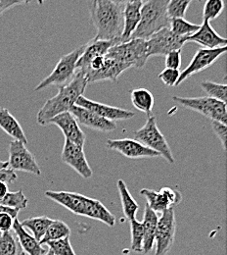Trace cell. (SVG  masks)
I'll return each mask as SVG.
<instances>
[{"mask_svg": "<svg viewBox=\"0 0 227 255\" xmlns=\"http://www.w3.org/2000/svg\"><path fill=\"white\" fill-rule=\"evenodd\" d=\"M91 21L95 39L120 42L124 30V5L113 0H90Z\"/></svg>", "mask_w": 227, "mask_h": 255, "instance_id": "6da1fadb", "label": "cell"}, {"mask_svg": "<svg viewBox=\"0 0 227 255\" xmlns=\"http://www.w3.org/2000/svg\"><path fill=\"white\" fill-rule=\"evenodd\" d=\"M45 196L76 215L84 216L114 227L116 217L97 199L70 191H45Z\"/></svg>", "mask_w": 227, "mask_h": 255, "instance_id": "7a4b0ae2", "label": "cell"}, {"mask_svg": "<svg viewBox=\"0 0 227 255\" xmlns=\"http://www.w3.org/2000/svg\"><path fill=\"white\" fill-rule=\"evenodd\" d=\"M88 83L83 73L76 71L74 79L64 87L59 88L58 94L47 99L36 115V121L40 126H47L53 117L70 112L76 105L79 96H83Z\"/></svg>", "mask_w": 227, "mask_h": 255, "instance_id": "3957f363", "label": "cell"}, {"mask_svg": "<svg viewBox=\"0 0 227 255\" xmlns=\"http://www.w3.org/2000/svg\"><path fill=\"white\" fill-rule=\"evenodd\" d=\"M167 3L168 0H142L141 19L130 39L141 38L147 40L153 33L162 28H169L170 19L166 13Z\"/></svg>", "mask_w": 227, "mask_h": 255, "instance_id": "277c9868", "label": "cell"}, {"mask_svg": "<svg viewBox=\"0 0 227 255\" xmlns=\"http://www.w3.org/2000/svg\"><path fill=\"white\" fill-rule=\"evenodd\" d=\"M133 136L134 139H136L143 145L158 152L169 164L174 163V157L172 155L171 149L164 135L157 125L155 116H148L145 125L141 128L133 131Z\"/></svg>", "mask_w": 227, "mask_h": 255, "instance_id": "5b68a950", "label": "cell"}, {"mask_svg": "<svg viewBox=\"0 0 227 255\" xmlns=\"http://www.w3.org/2000/svg\"><path fill=\"white\" fill-rule=\"evenodd\" d=\"M107 55L126 64L129 68L138 69L143 68L149 59L147 42L141 38H132L126 42L117 43L109 49Z\"/></svg>", "mask_w": 227, "mask_h": 255, "instance_id": "8992f818", "label": "cell"}, {"mask_svg": "<svg viewBox=\"0 0 227 255\" xmlns=\"http://www.w3.org/2000/svg\"><path fill=\"white\" fill-rule=\"evenodd\" d=\"M84 50V45H81L72 52L68 53L61 57L59 62L55 66L54 70L51 74L46 77L43 81L39 83V85L34 89L35 92L42 91L47 87L56 86V87H64L68 85L75 77L76 73V62L80 57L81 53Z\"/></svg>", "mask_w": 227, "mask_h": 255, "instance_id": "52a82bcc", "label": "cell"}, {"mask_svg": "<svg viewBox=\"0 0 227 255\" xmlns=\"http://www.w3.org/2000/svg\"><path fill=\"white\" fill-rule=\"evenodd\" d=\"M172 100L182 107L188 108L204 115L211 120L227 123V103L209 96L203 97H180L173 96Z\"/></svg>", "mask_w": 227, "mask_h": 255, "instance_id": "ba28073f", "label": "cell"}, {"mask_svg": "<svg viewBox=\"0 0 227 255\" xmlns=\"http://www.w3.org/2000/svg\"><path fill=\"white\" fill-rule=\"evenodd\" d=\"M186 38L175 35L169 28H162L146 40L148 57L165 56L173 50H179L186 43Z\"/></svg>", "mask_w": 227, "mask_h": 255, "instance_id": "9c48e42d", "label": "cell"}, {"mask_svg": "<svg viewBox=\"0 0 227 255\" xmlns=\"http://www.w3.org/2000/svg\"><path fill=\"white\" fill-rule=\"evenodd\" d=\"M8 168L13 171H21L39 177L41 170L33 153L26 147V144L19 140H12L9 143Z\"/></svg>", "mask_w": 227, "mask_h": 255, "instance_id": "30bf717a", "label": "cell"}, {"mask_svg": "<svg viewBox=\"0 0 227 255\" xmlns=\"http://www.w3.org/2000/svg\"><path fill=\"white\" fill-rule=\"evenodd\" d=\"M176 232V222L173 208L163 211L162 216L159 217L156 234L155 255H165L172 248Z\"/></svg>", "mask_w": 227, "mask_h": 255, "instance_id": "8fae6325", "label": "cell"}, {"mask_svg": "<svg viewBox=\"0 0 227 255\" xmlns=\"http://www.w3.org/2000/svg\"><path fill=\"white\" fill-rule=\"evenodd\" d=\"M226 52H227V46L218 47L214 49H207V48L198 49L190 64L180 73L176 86H179L181 83H183L185 80H187L195 74H198L208 69L209 67H211Z\"/></svg>", "mask_w": 227, "mask_h": 255, "instance_id": "7c38bea8", "label": "cell"}, {"mask_svg": "<svg viewBox=\"0 0 227 255\" xmlns=\"http://www.w3.org/2000/svg\"><path fill=\"white\" fill-rule=\"evenodd\" d=\"M107 147L131 159L154 158L161 156L158 152L148 148L134 138L108 139Z\"/></svg>", "mask_w": 227, "mask_h": 255, "instance_id": "4fadbf2b", "label": "cell"}, {"mask_svg": "<svg viewBox=\"0 0 227 255\" xmlns=\"http://www.w3.org/2000/svg\"><path fill=\"white\" fill-rule=\"evenodd\" d=\"M140 193L146 197L148 206L157 212L162 213L163 211L173 208L181 201V193L170 188H162L161 191H156L149 189H143Z\"/></svg>", "mask_w": 227, "mask_h": 255, "instance_id": "5bb4252c", "label": "cell"}, {"mask_svg": "<svg viewBox=\"0 0 227 255\" xmlns=\"http://www.w3.org/2000/svg\"><path fill=\"white\" fill-rule=\"evenodd\" d=\"M61 158L65 164L74 169L83 179L92 177L93 172L85 157L83 147L65 139Z\"/></svg>", "mask_w": 227, "mask_h": 255, "instance_id": "9a60e30c", "label": "cell"}, {"mask_svg": "<svg viewBox=\"0 0 227 255\" xmlns=\"http://www.w3.org/2000/svg\"><path fill=\"white\" fill-rule=\"evenodd\" d=\"M76 106L85 108L100 117L107 119L109 121H123V120H130L134 117V113L130 110L114 107L110 105H106L103 103H99L96 101H92L83 96H79L76 102Z\"/></svg>", "mask_w": 227, "mask_h": 255, "instance_id": "2e32d148", "label": "cell"}, {"mask_svg": "<svg viewBox=\"0 0 227 255\" xmlns=\"http://www.w3.org/2000/svg\"><path fill=\"white\" fill-rule=\"evenodd\" d=\"M47 125H55L59 128L65 135V139L84 147L86 136L78 126L77 121L70 112L61 113L50 119Z\"/></svg>", "mask_w": 227, "mask_h": 255, "instance_id": "e0dca14e", "label": "cell"}, {"mask_svg": "<svg viewBox=\"0 0 227 255\" xmlns=\"http://www.w3.org/2000/svg\"><path fill=\"white\" fill-rule=\"evenodd\" d=\"M70 113L73 114V116L76 118L78 124H81L94 130L109 132L117 128V125L115 122L104 119L97 114L76 105H75L70 110Z\"/></svg>", "mask_w": 227, "mask_h": 255, "instance_id": "ac0fdd59", "label": "cell"}, {"mask_svg": "<svg viewBox=\"0 0 227 255\" xmlns=\"http://www.w3.org/2000/svg\"><path fill=\"white\" fill-rule=\"evenodd\" d=\"M130 69L129 66L122 63L107 54L104 57V62L97 71L89 73L85 76L88 84H93L101 81H111L116 82L119 77L126 71Z\"/></svg>", "mask_w": 227, "mask_h": 255, "instance_id": "d6986e66", "label": "cell"}, {"mask_svg": "<svg viewBox=\"0 0 227 255\" xmlns=\"http://www.w3.org/2000/svg\"><path fill=\"white\" fill-rule=\"evenodd\" d=\"M187 42H195L199 45H202L203 48L214 49L227 46V39L216 32L210 25V22L203 20L199 30L186 38V43Z\"/></svg>", "mask_w": 227, "mask_h": 255, "instance_id": "ffe728a7", "label": "cell"}, {"mask_svg": "<svg viewBox=\"0 0 227 255\" xmlns=\"http://www.w3.org/2000/svg\"><path fill=\"white\" fill-rule=\"evenodd\" d=\"M117 43L120 42L115 40H100L93 38L84 44V50L76 62V71H83L93 59L105 56L109 49Z\"/></svg>", "mask_w": 227, "mask_h": 255, "instance_id": "44dd1931", "label": "cell"}, {"mask_svg": "<svg viewBox=\"0 0 227 255\" xmlns=\"http://www.w3.org/2000/svg\"><path fill=\"white\" fill-rule=\"evenodd\" d=\"M12 231L14 232L23 252L26 255H45L48 252V248H43V246H41L40 243L34 239L32 234H30L26 231L25 228H23L21 222L17 218L14 220Z\"/></svg>", "mask_w": 227, "mask_h": 255, "instance_id": "7402d4cb", "label": "cell"}, {"mask_svg": "<svg viewBox=\"0 0 227 255\" xmlns=\"http://www.w3.org/2000/svg\"><path fill=\"white\" fill-rule=\"evenodd\" d=\"M142 1H132L124 5V30L120 42L130 40L131 34L136 30L141 19Z\"/></svg>", "mask_w": 227, "mask_h": 255, "instance_id": "603a6c76", "label": "cell"}, {"mask_svg": "<svg viewBox=\"0 0 227 255\" xmlns=\"http://www.w3.org/2000/svg\"><path fill=\"white\" fill-rule=\"evenodd\" d=\"M159 220V216L155 211H153L148 204L145 205L144 209V217L141 222L143 226L144 232V240H143V253L144 255H148L154 247L155 244V234L157 229V224Z\"/></svg>", "mask_w": 227, "mask_h": 255, "instance_id": "cb8c5ba5", "label": "cell"}, {"mask_svg": "<svg viewBox=\"0 0 227 255\" xmlns=\"http://www.w3.org/2000/svg\"><path fill=\"white\" fill-rule=\"evenodd\" d=\"M0 128L13 137L14 140H19L28 144V138L23 128L10 111L3 107H0Z\"/></svg>", "mask_w": 227, "mask_h": 255, "instance_id": "d4e9b609", "label": "cell"}, {"mask_svg": "<svg viewBox=\"0 0 227 255\" xmlns=\"http://www.w3.org/2000/svg\"><path fill=\"white\" fill-rule=\"evenodd\" d=\"M132 105L139 111L150 116L154 108L155 99L152 93L146 89H136L130 92Z\"/></svg>", "mask_w": 227, "mask_h": 255, "instance_id": "484cf974", "label": "cell"}, {"mask_svg": "<svg viewBox=\"0 0 227 255\" xmlns=\"http://www.w3.org/2000/svg\"><path fill=\"white\" fill-rule=\"evenodd\" d=\"M117 186H118V190L120 192L125 217L130 221L133 219H136L135 216L138 211L139 205L137 204L135 199L131 196L130 191L127 187V184L123 180H119L117 183Z\"/></svg>", "mask_w": 227, "mask_h": 255, "instance_id": "4316f807", "label": "cell"}, {"mask_svg": "<svg viewBox=\"0 0 227 255\" xmlns=\"http://www.w3.org/2000/svg\"><path fill=\"white\" fill-rule=\"evenodd\" d=\"M53 221H54L53 219L47 216H38V217L28 218L23 222H21V225L23 226V228L30 230L34 239L40 242L43 236L45 235L46 230Z\"/></svg>", "mask_w": 227, "mask_h": 255, "instance_id": "83f0119b", "label": "cell"}, {"mask_svg": "<svg viewBox=\"0 0 227 255\" xmlns=\"http://www.w3.org/2000/svg\"><path fill=\"white\" fill-rule=\"evenodd\" d=\"M71 236V229L70 227L63 221L54 220L51 225L46 230L45 235L39 242L41 246H45L49 242L58 241L64 239L66 237Z\"/></svg>", "mask_w": 227, "mask_h": 255, "instance_id": "f1b7e54d", "label": "cell"}, {"mask_svg": "<svg viewBox=\"0 0 227 255\" xmlns=\"http://www.w3.org/2000/svg\"><path fill=\"white\" fill-rule=\"evenodd\" d=\"M23 250L14 232H3L0 236V255H20Z\"/></svg>", "mask_w": 227, "mask_h": 255, "instance_id": "f546056e", "label": "cell"}, {"mask_svg": "<svg viewBox=\"0 0 227 255\" xmlns=\"http://www.w3.org/2000/svg\"><path fill=\"white\" fill-rule=\"evenodd\" d=\"M200 28V25L192 24L186 21L184 18H173L170 19L169 29L175 35L188 37L197 32Z\"/></svg>", "mask_w": 227, "mask_h": 255, "instance_id": "4dcf8cb0", "label": "cell"}, {"mask_svg": "<svg viewBox=\"0 0 227 255\" xmlns=\"http://www.w3.org/2000/svg\"><path fill=\"white\" fill-rule=\"evenodd\" d=\"M28 203H29V200L22 190L14 191V192L8 191L7 194L0 199V205L18 209L19 211L27 208Z\"/></svg>", "mask_w": 227, "mask_h": 255, "instance_id": "1f68e13d", "label": "cell"}, {"mask_svg": "<svg viewBox=\"0 0 227 255\" xmlns=\"http://www.w3.org/2000/svg\"><path fill=\"white\" fill-rule=\"evenodd\" d=\"M130 231H131V244L130 249L132 252L137 254L143 253V240L144 232L142 223L136 219L130 221Z\"/></svg>", "mask_w": 227, "mask_h": 255, "instance_id": "d6a6232c", "label": "cell"}, {"mask_svg": "<svg viewBox=\"0 0 227 255\" xmlns=\"http://www.w3.org/2000/svg\"><path fill=\"white\" fill-rule=\"evenodd\" d=\"M201 88L209 97L227 103V87L226 84H217L215 82L205 81L201 83Z\"/></svg>", "mask_w": 227, "mask_h": 255, "instance_id": "836d02e7", "label": "cell"}, {"mask_svg": "<svg viewBox=\"0 0 227 255\" xmlns=\"http://www.w3.org/2000/svg\"><path fill=\"white\" fill-rule=\"evenodd\" d=\"M225 9L224 0H207L203 10V20L208 22L219 18Z\"/></svg>", "mask_w": 227, "mask_h": 255, "instance_id": "e575fe53", "label": "cell"}, {"mask_svg": "<svg viewBox=\"0 0 227 255\" xmlns=\"http://www.w3.org/2000/svg\"><path fill=\"white\" fill-rule=\"evenodd\" d=\"M192 1L193 0H168L166 6V13L168 18H184Z\"/></svg>", "mask_w": 227, "mask_h": 255, "instance_id": "d590c367", "label": "cell"}, {"mask_svg": "<svg viewBox=\"0 0 227 255\" xmlns=\"http://www.w3.org/2000/svg\"><path fill=\"white\" fill-rule=\"evenodd\" d=\"M45 246L50 251H52L55 255H76L72 248L70 237H66L58 241L49 242Z\"/></svg>", "mask_w": 227, "mask_h": 255, "instance_id": "8d00e7d4", "label": "cell"}, {"mask_svg": "<svg viewBox=\"0 0 227 255\" xmlns=\"http://www.w3.org/2000/svg\"><path fill=\"white\" fill-rule=\"evenodd\" d=\"M179 75H180L179 70L165 68L163 71L160 73L159 79L162 81L164 85H166L168 87H175L176 83L179 79Z\"/></svg>", "mask_w": 227, "mask_h": 255, "instance_id": "74e56055", "label": "cell"}, {"mask_svg": "<svg viewBox=\"0 0 227 255\" xmlns=\"http://www.w3.org/2000/svg\"><path fill=\"white\" fill-rule=\"evenodd\" d=\"M211 126L212 128L214 130V132L216 133V135L220 138L221 142H222V145L225 149V151L227 150V124H224L222 122H219V121H215V120H212V123H211Z\"/></svg>", "mask_w": 227, "mask_h": 255, "instance_id": "f35d334b", "label": "cell"}, {"mask_svg": "<svg viewBox=\"0 0 227 255\" xmlns=\"http://www.w3.org/2000/svg\"><path fill=\"white\" fill-rule=\"evenodd\" d=\"M181 66V49L173 50L165 55V67L179 70Z\"/></svg>", "mask_w": 227, "mask_h": 255, "instance_id": "ab89813d", "label": "cell"}, {"mask_svg": "<svg viewBox=\"0 0 227 255\" xmlns=\"http://www.w3.org/2000/svg\"><path fill=\"white\" fill-rule=\"evenodd\" d=\"M17 180V174L15 171L6 168L3 170H0V182H3L7 185L13 184Z\"/></svg>", "mask_w": 227, "mask_h": 255, "instance_id": "60d3db41", "label": "cell"}, {"mask_svg": "<svg viewBox=\"0 0 227 255\" xmlns=\"http://www.w3.org/2000/svg\"><path fill=\"white\" fill-rule=\"evenodd\" d=\"M14 220H15V218H13L10 214L1 213L0 214V231L2 233L11 231L13 224H14Z\"/></svg>", "mask_w": 227, "mask_h": 255, "instance_id": "b9f144b4", "label": "cell"}, {"mask_svg": "<svg viewBox=\"0 0 227 255\" xmlns=\"http://www.w3.org/2000/svg\"><path fill=\"white\" fill-rule=\"evenodd\" d=\"M24 4L19 0H0V16L6 11L17 5Z\"/></svg>", "mask_w": 227, "mask_h": 255, "instance_id": "7bdbcfd3", "label": "cell"}, {"mask_svg": "<svg viewBox=\"0 0 227 255\" xmlns=\"http://www.w3.org/2000/svg\"><path fill=\"white\" fill-rule=\"evenodd\" d=\"M1 213H8L10 214L13 218H17L18 214H19V210L18 209H14V208H10V207H7V206H4V205H0V214Z\"/></svg>", "mask_w": 227, "mask_h": 255, "instance_id": "ee69618b", "label": "cell"}, {"mask_svg": "<svg viewBox=\"0 0 227 255\" xmlns=\"http://www.w3.org/2000/svg\"><path fill=\"white\" fill-rule=\"evenodd\" d=\"M113 1H115V2H117V3H119V4L125 5V4L128 3V2H132V1H142V0H113Z\"/></svg>", "mask_w": 227, "mask_h": 255, "instance_id": "f6af8a7d", "label": "cell"}, {"mask_svg": "<svg viewBox=\"0 0 227 255\" xmlns=\"http://www.w3.org/2000/svg\"><path fill=\"white\" fill-rule=\"evenodd\" d=\"M6 168H8V163H7V161H1V160H0V170L6 169Z\"/></svg>", "mask_w": 227, "mask_h": 255, "instance_id": "bcb514c9", "label": "cell"}, {"mask_svg": "<svg viewBox=\"0 0 227 255\" xmlns=\"http://www.w3.org/2000/svg\"><path fill=\"white\" fill-rule=\"evenodd\" d=\"M19 1H21V2H23L24 4H28V3H30L32 0H19Z\"/></svg>", "mask_w": 227, "mask_h": 255, "instance_id": "7dc6e473", "label": "cell"}, {"mask_svg": "<svg viewBox=\"0 0 227 255\" xmlns=\"http://www.w3.org/2000/svg\"><path fill=\"white\" fill-rule=\"evenodd\" d=\"M54 255V254H53V252H52V251H50V250H49V249H48V252H47V253H46V255Z\"/></svg>", "mask_w": 227, "mask_h": 255, "instance_id": "c3c4849f", "label": "cell"}, {"mask_svg": "<svg viewBox=\"0 0 227 255\" xmlns=\"http://www.w3.org/2000/svg\"><path fill=\"white\" fill-rule=\"evenodd\" d=\"M26 255V254H25V253H24V252H22V254H21V255Z\"/></svg>", "mask_w": 227, "mask_h": 255, "instance_id": "681fc988", "label": "cell"}, {"mask_svg": "<svg viewBox=\"0 0 227 255\" xmlns=\"http://www.w3.org/2000/svg\"><path fill=\"white\" fill-rule=\"evenodd\" d=\"M1 234H2V232H1V231H0V236H1Z\"/></svg>", "mask_w": 227, "mask_h": 255, "instance_id": "f907efd6", "label": "cell"}, {"mask_svg": "<svg viewBox=\"0 0 227 255\" xmlns=\"http://www.w3.org/2000/svg\"><path fill=\"white\" fill-rule=\"evenodd\" d=\"M198 1H202V0H198Z\"/></svg>", "mask_w": 227, "mask_h": 255, "instance_id": "816d5d0a", "label": "cell"}]
</instances>
